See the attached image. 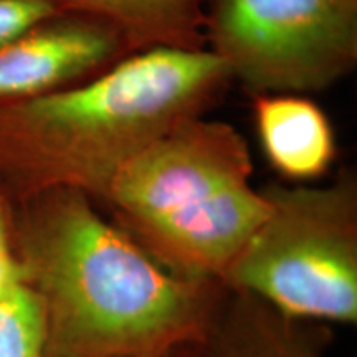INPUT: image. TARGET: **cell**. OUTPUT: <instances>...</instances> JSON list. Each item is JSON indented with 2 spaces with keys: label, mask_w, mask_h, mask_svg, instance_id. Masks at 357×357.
<instances>
[{
  "label": "cell",
  "mask_w": 357,
  "mask_h": 357,
  "mask_svg": "<svg viewBox=\"0 0 357 357\" xmlns=\"http://www.w3.org/2000/svg\"><path fill=\"white\" fill-rule=\"evenodd\" d=\"M12 231L45 357H172L202 344L227 294L169 271L79 190L12 200Z\"/></svg>",
  "instance_id": "6da1fadb"
},
{
  "label": "cell",
  "mask_w": 357,
  "mask_h": 357,
  "mask_svg": "<svg viewBox=\"0 0 357 357\" xmlns=\"http://www.w3.org/2000/svg\"><path fill=\"white\" fill-rule=\"evenodd\" d=\"M231 82L207 48H151L73 86L0 108V187L10 200L75 189L96 204L132 155L205 113Z\"/></svg>",
  "instance_id": "7a4b0ae2"
},
{
  "label": "cell",
  "mask_w": 357,
  "mask_h": 357,
  "mask_svg": "<svg viewBox=\"0 0 357 357\" xmlns=\"http://www.w3.org/2000/svg\"><path fill=\"white\" fill-rule=\"evenodd\" d=\"M100 204L169 271L220 284L268 212L247 139L204 114L123 164Z\"/></svg>",
  "instance_id": "3957f363"
},
{
  "label": "cell",
  "mask_w": 357,
  "mask_h": 357,
  "mask_svg": "<svg viewBox=\"0 0 357 357\" xmlns=\"http://www.w3.org/2000/svg\"><path fill=\"white\" fill-rule=\"evenodd\" d=\"M268 212L227 271L223 287L300 321H357V185L263 187Z\"/></svg>",
  "instance_id": "277c9868"
},
{
  "label": "cell",
  "mask_w": 357,
  "mask_h": 357,
  "mask_svg": "<svg viewBox=\"0 0 357 357\" xmlns=\"http://www.w3.org/2000/svg\"><path fill=\"white\" fill-rule=\"evenodd\" d=\"M205 48L252 96L323 91L356 68L357 0H208Z\"/></svg>",
  "instance_id": "5b68a950"
},
{
  "label": "cell",
  "mask_w": 357,
  "mask_h": 357,
  "mask_svg": "<svg viewBox=\"0 0 357 357\" xmlns=\"http://www.w3.org/2000/svg\"><path fill=\"white\" fill-rule=\"evenodd\" d=\"M131 55L105 22L56 12L0 43V108L73 86Z\"/></svg>",
  "instance_id": "8992f818"
},
{
  "label": "cell",
  "mask_w": 357,
  "mask_h": 357,
  "mask_svg": "<svg viewBox=\"0 0 357 357\" xmlns=\"http://www.w3.org/2000/svg\"><path fill=\"white\" fill-rule=\"evenodd\" d=\"M253 116L268 162L281 177L306 184L336 159V134L328 114L305 95H255Z\"/></svg>",
  "instance_id": "52a82bcc"
},
{
  "label": "cell",
  "mask_w": 357,
  "mask_h": 357,
  "mask_svg": "<svg viewBox=\"0 0 357 357\" xmlns=\"http://www.w3.org/2000/svg\"><path fill=\"white\" fill-rule=\"evenodd\" d=\"M200 351L202 357H331L303 321L229 289Z\"/></svg>",
  "instance_id": "ba28073f"
},
{
  "label": "cell",
  "mask_w": 357,
  "mask_h": 357,
  "mask_svg": "<svg viewBox=\"0 0 357 357\" xmlns=\"http://www.w3.org/2000/svg\"><path fill=\"white\" fill-rule=\"evenodd\" d=\"M58 12L101 20L124 38L129 52L205 48L208 0H48Z\"/></svg>",
  "instance_id": "9c48e42d"
},
{
  "label": "cell",
  "mask_w": 357,
  "mask_h": 357,
  "mask_svg": "<svg viewBox=\"0 0 357 357\" xmlns=\"http://www.w3.org/2000/svg\"><path fill=\"white\" fill-rule=\"evenodd\" d=\"M0 357H45L42 311L24 283L0 298Z\"/></svg>",
  "instance_id": "30bf717a"
},
{
  "label": "cell",
  "mask_w": 357,
  "mask_h": 357,
  "mask_svg": "<svg viewBox=\"0 0 357 357\" xmlns=\"http://www.w3.org/2000/svg\"><path fill=\"white\" fill-rule=\"evenodd\" d=\"M56 12L48 0H0V43Z\"/></svg>",
  "instance_id": "8fae6325"
},
{
  "label": "cell",
  "mask_w": 357,
  "mask_h": 357,
  "mask_svg": "<svg viewBox=\"0 0 357 357\" xmlns=\"http://www.w3.org/2000/svg\"><path fill=\"white\" fill-rule=\"evenodd\" d=\"M22 284V271L13 247L12 200L0 187V298Z\"/></svg>",
  "instance_id": "7c38bea8"
},
{
  "label": "cell",
  "mask_w": 357,
  "mask_h": 357,
  "mask_svg": "<svg viewBox=\"0 0 357 357\" xmlns=\"http://www.w3.org/2000/svg\"><path fill=\"white\" fill-rule=\"evenodd\" d=\"M172 357H202V351H200V346H189L176 352Z\"/></svg>",
  "instance_id": "4fadbf2b"
}]
</instances>
